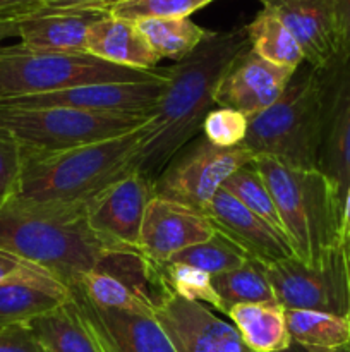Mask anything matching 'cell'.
Listing matches in <instances>:
<instances>
[{
  "label": "cell",
  "instance_id": "4dcf8cb0",
  "mask_svg": "<svg viewBox=\"0 0 350 352\" xmlns=\"http://www.w3.org/2000/svg\"><path fill=\"white\" fill-rule=\"evenodd\" d=\"M75 287L88 301L98 308L126 309V311H151L148 309L122 282L103 272L91 270L82 275ZM153 313V311H151Z\"/></svg>",
  "mask_w": 350,
  "mask_h": 352
},
{
  "label": "cell",
  "instance_id": "e0dca14e",
  "mask_svg": "<svg viewBox=\"0 0 350 352\" xmlns=\"http://www.w3.org/2000/svg\"><path fill=\"white\" fill-rule=\"evenodd\" d=\"M215 232L235 244L261 265L278 263L294 258V250L285 234L278 232L266 220L257 217L249 208L237 201L233 196L220 189L205 210Z\"/></svg>",
  "mask_w": 350,
  "mask_h": 352
},
{
  "label": "cell",
  "instance_id": "484cf974",
  "mask_svg": "<svg viewBox=\"0 0 350 352\" xmlns=\"http://www.w3.org/2000/svg\"><path fill=\"white\" fill-rule=\"evenodd\" d=\"M285 322L292 342L297 346L342 349L350 344L347 316L312 309H285Z\"/></svg>",
  "mask_w": 350,
  "mask_h": 352
},
{
  "label": "cell",
  "instance_id": "836d02e7",
  "mask_svg": "<svg viewBox=\"0 0 350 352\" xmlns=\"http://www.w3.org/2000/svg\"><path fill=\"white\" fill-rule=\"evenodd\" d=\"M249 119L232 109H213L202 122V136L215 146L232 148L244 143Z\"/></svg>",
  "mask_w": 350,
  "mask_h": 352
},
{
  "label": "cell",
  "instance_id": "8fae6325",
  "mask_svg": "<svg viewBox=\"0 0 350 352\" xmlns=\"http://www.w3.org/2000/svg\"><path fill=\"white\" fill-rule=\"evenodd\" d=\"M167 88V74L150 81L102 82L47 95L21 96L0 102V105L17 109H41V107H69L98 113H130L151 116Z\"/></svg>",
  "mask_w": 350,
  "mask_h": 352
},
{
  "label": "cell",
  "instance_id": "44dd1931",
  "mask_svg": "<svg viewBox=\"0 0 350 352\" xmlns=\"http://www.w3.org/2000/svg\"><path fill=\"white\" fill-rule=\"evenodd\" d=\"M95 270L112 275L122 282L151 311H154L172 294V289L165 280L163 265H156L141 251H106L100 258Z\"/></svg>",
  "mask_w": 350,
  "mask_h": 352
},
{
  "label": "cell",
  "instance_id": "8992f818",
  "mask_svg": "<svg viewBox=\"0 0 350 352\" xmlns=\"http://www.w3.org/2000/svg\"><path fill=\"white\" fill-rule=\"evenodd\" d=\"M161 76L163 69L124 67L88 52L31 50L21 43L0 47V102L102 82L150 81Z\"/></svg>",
  "mask_w": 350,
  "mask_h": 352
},
{
  "label": "cell",
  "instance_id": "83f0119b",
  "mask_svg": "<svg viewBox=\"0 0 350 352\" xmlns=\"http://www.w3.org/2000/svg\"><path fill=\"white\" fill-rule=\"evenodd\" d=\"M213 287L223 306V315L237 305H254V302L277 301L268 282L264 265L256 260H247L242 267L211 278Z\"/></svg>",
  "mask_w": 350,
  "mask_h": 352
},
{
  "label": "cell",
  "instance_id": "b9f144b4",
  "mask_svg": "<svg viewBox=\"0 0 350 352\" xmlns=\"http://www.w3.org/2000/svg\"><path fill=\"white\" fill-rule=\"evenodd\" d=\"M17 23L19 19H0V47L7 38L17 36Z\"/></svg>",
  "mask_w": 350,
  "mask_h": 352
},
{
  "label": "cell",
  "instance_id": "ee69618b",
  "mask_svg": "<svg viewBox=\"0 0 350 352\" xmlns=\"http://www.w3.org/2000/svg\"><path fill=\"white\" fill-rule=\"evenodd\" d=\"M349 322H350V309H349ZM347 351L350 352V344H349V346H347Z\"/></svg>",
  "mask_w": 350,
  "mask_h": 352
},
{
  "label": "cell",
  "instance_id": "7402d4cb",
  "mask_svg": "<svg viewBox=\"0 0 350 352\" xmlns=\"http://www.w3.org/2000/svg\"><path fill=\"white\" fill-rule=\"evenodd\" d=\"M226 316L253 352H283L292 346L285 308L278 301L237 305Z\"/></svg>",
  "mask_w": 350,
  "mask_h": 352
},
{
  "label": "cell",
  "instance_id": "7a4b0ae2",
  "mask_svg": "<svg viewBox=\"0 0 350 352\" xmlns=\"http://www.w3.org/2000/svg\"><path fill=\"white\" fill-rule=\"evenodd\" d=\"M146 124L132 133L72 150L23 151V172L14 201L57 212L86 210L100 192L136 172Z\"/></svg>",
  "mask_w": 350,
  "mask_h": 352
},
{
  "label": "cell",
  "instance_id": "277c9868",
  "mask_svg": "<svg viewBox=\"0 0 350 352\" xmlns=\"http://www.w3.org/2000/svg\"><path fill=\"white\" fill-rule=\"evenodd\" d=\"M295 258L319 265L340 250L342 208L338 191L318 168H301L273 157H256Z\"/></svg>",
  "mask_w": 350,
  "mask_h": 352
},
{
  "label": "cell",
  "instance_id": "d590c367",
  "mask_svg": "<svg viewBox=\"0 0 350 352\" xmlns=\"http://www.w3.org/2000/svg\"><path fill=\"white\" fill-rule=\"evenodd\" d=\"M17 282H30V284L41 285L62 284L40 265L24 260L17 254L9 253V251L0 250V285L17 284Z\"/></svg>",
  "mask_w": 350,
  "mask_h": 352
},
{
  "label": "cell",
  "instance_id": "60d3db41",
  "mask_svg": "<svg viewBox=\"0 0 350 352\" xmlns=\"http://www.w3.org/2000/svg\"><path fill=\"white\" fill-rule=\"evenodd\" d=\"M343 33V58L350 64V0H336Z\"/></svg>",
  "mask_w": 350,
  "mask_h": 352
},
{
  "label": "cell",
  "instance_id": "7c38bea8",
  "mask_svg": "<svg viewBox=\"0 0 350 352\" xmlns=\"http://www.w3.org/2000/svg\"><path fill=\"white\" fill-rule=\"evenodd\" d=\"M153 196V182L134 172L88 203L86 222L100 239L115 250L139 251L141 226Z\"/></svg>",
  "mask_w": 350,
  "mask_h": 352
},
{
  "label": "cell",
  "instance_id": "9a60e30c",
  "mask_svg": "<svg viewBox=\"0 0 350 352\" xmlns=\"http://www.w3.org/2000/svg\"><path fill=\"white\" fill-rule=\"evenodd\" d=\"M213 236L215 229L205 213L172 199L153 196L141 226L139 251L156 265H165L174 254L205 243Z\"/></svg>",
  "mask_w": 350,
  "mask_h": 352
},
{
  "label": "cell",
  "instance_id": "e575fe53",
  "mask_svg": "<svg viewBox=\"0 0 350 352\" xmlns=\"http://www.w3.org/2000/svg\"><path fill=\"white\" fill-rule=\"evenodd\" d=\"M23 172V148L7 129L0 127V206L16 198Z\"/></svg>",
  "mask_w": 350,
  "mask_h": 352
},
{
  "label": "cell",
  "instance_id": "ac0fdd59",
  "mask_svg": "<svg viewBox=\"0 0 350 352\" xmlns=\"http://www.w3.org/2000/svg\"><path fill=\"white\" fill-rule=\"evenodd\" d=\"M328 96L318 168L333 182L340 199L350 188V64L326 71Z\"/></svg>",
  "mask_w": 350,
  "mask_h": 352
},
{
  "label": "cell",
  "instance_id": "f6af8a7d",
  "mask_svg": "<svg viewBox=\"0 0 350 352\" xmlns=\"http://www.w3.org/2000/svg\"><path fill=\"white\" fill-rule=\"evenodd\" d=\"M115 2H120V0H115Z\"/></svg>",
  "mask_w": 350,
  "mask_h": 352
},
{
  "label": "cell",
  "instance_id": "7bdbcfd3",
  "mask_svg": "<svg viewBox=\"0 0 350 352\" xmlns=\"http://www.w3.org/2000/svg\"><path fill=\"white\" fill-rule=\"evenodd\" d=\"M283 352H349V351H347V347H342V349H318V347H302V346H297V344L292 342V346Z\"/></svg>",
  "mask_w": 350,
  "mask_h": 352
},
{
  "label": "cell",
  "instance_id": "8d00e7d4",
  "mask_svg": "<svg viewBox=\"0 0 350 352\" xmlns=\"http://www.w3.org/2000/svg\"><path fill=\"white\" fill-rule=\"evenodd\" d=\"M0 352H47L30 323L2 327Z\"/></svg>",
  "mask_w": 350,
  "mask_h": 352
},
{
  "label": "cell",
  "instance_id": "5bb4252c",
  "mask_svg": "<svg viewBox=\"0 0 350 352\" xmlns=\"http://www.w3.org/2000/svg\"><path fill=\"white\" fill-rule=\"evenodd\" d=\"M175 352H253L237 329L208 306L185 301L172 292L153 311Z\"/></svg>",
  "mask_w": 350,
  "mask_h": 352
},
{
  "label": "cell",
  "instance_id": "2e32d148",
  "mask_svg": "<svg viewBox=\"0 0 350 352\" xmlns=\"http://www.w3.org/2000/svg\"><path fill=\"white\" fill-rule=\"evenodd\" d=\"M295 71L271 64L249 48L225 72L216 88L215 103L253 119L280 98Z\"/></svg>",
  "mask_w": 350,
  "mask_h": 352
},
{
  "label": "cell",
  "instance_id": "52a82bcc",
  "mask_svg": "<svg viewBox=\"0 0 350 352\" xmlns=\"http://www.w3.org/2000/svg\"><path fill=\"white\" fill-rule=\"evenodd\" d=\"M150 117L86 112L69 107L0 105V127L9 131L26 153H55L112 140L139 129Z\"/></svg>",
  "mask_w": 350,
  "mask_h": 352
},
{
  "label": "cell",
  "instance_id": "f546056e",
  "mask_svg": "<svg viewBox=\"0 0 350 352\" xmlns=\"http://www.w3.org/2000/svg\"><path fill=\"white\" fill-rule=\"evenodd\" d=\"M247 260H249V256L240 248L230 243L222 234L215 232L211 239L185 248L180 253L174 254L170 261L191 265V267L199 268V270L215 277V275L242 267Z\"/></svg>",
  "mask_w": 350,
  "mask_h": 352
},
{
  "label": "cell",
  "instance_id": "ffe728a7",
  "mask_svg": "<svg viewBox=\"0 0 350 352\" xmlns=\"http://www.w3.org/2000/svg\"><path fill=\"white\" fill-rule=\"evenodd\" d=\"M86 52L110 64L139 71H158L160 62L134 21L120 19L110 12L89 28Z\"/></svg>",
  "mask_w": 350,
  "mask_h": 352
},
{
  "label": "cell",
  "instance_id": "3957f363",
  "mask_svg": "<svg viewBox=\"0 0 350 352\" xmlns=\"http://www.w3.org/2000/svg\"><path fill=\"white\" fill-rule=\"evenodd\" d=\"M0 250L40 265L72 287L115 250L86 222V210H43L14 201L0 206Z\"/></svg>",
  "mask_w": 350,
  "mask_h": 352
},
{
  "label": "cell",
  "instance_id": "4fadbf2b",
  "mask_svg": "<svg viewBox=\"0 0 350 352\" xmlns=\"http://www.w3.org/2000/svg\"><path fill=\"white\" fill-rule=\"evenodd\" d=\"M69 298L103 352H175L151 311L98 308L75 285Z\"/></svg>",
  "mask_w": 350,
  "mask_h": 352
},
{
  "label": "cell",
  "instance_id": "d4e9b609",
  "mask_svg": "<svg viewBox=\"0 0 350 352\" xmlns=\"http://www.w3.org/2000/svg\"><path fill=\"white\" fill-rule=\"evenodd\" d=\"M134 23L160 60L161 58H170L175 62L184 60L211 33L189 17L139 19Z\"/></svg>",
  "mask_w": 350,
  "mask_h": 352
},
{
  "label": "cell",
  "instance_id": "d6986e66",
  "mask_svg": "<svg viewBox=\"0 0 350 352\" xmlns=\"http://www.w3.org/2000/svg\"><path fill=\"white\" fill-rule=\"evenodd\" d=\"M106 9H45L21 17L17 23L19 43L31 50L86 52V36Z\"/></svg>",
  "mask_w": 350,
  "mask_h": 352
},
{
  "label": "cell",
  "instance_id": "d6a6232c",
  "mask_svg": "<svg viewBox=\"0 0 350 352\" xmlns=\"http://www.w3.org/2000/svg\"><path fill=\"white\" fill-rule=\"evenodd\" d=\"M213 0H120L106 7L112 16L127 21L189 17Z\"/></svg>",
  "mask_w": 350,
  "mask_h": 352
},
{
  "label": "cell",
  "instance_id": "30bf717a",
  "mask_svg": "<svg viewBox=\"0 0 350 352\" xmlns=\"http://www.w3.org/2000/svg\"><path fill=\"white\" fill-rule=\"evenodd\" d=\"M297 40L305 64L328 71L343 58V33L336 0H259Z\"/></svg>",
  "mask_w": 350,
  "mask_h": 352
},
{
  "label": "cell",
  "instance_id": "f35d334b",
  "mask_svg": "<svg viewBox=\"0 0 350 352\" xmlns=\"http://www.w3.org/2000/svg\"><path fill=\"white\" fill-rule=\"evenodd\" d=\"M115 0H41L45 9H106Z\"/></svg>",
  "mask_w": 350,
  "mask_h": 352
},
{
  "label": "cell",
  "instance_id": "6da1fadb",
  "mask_svg": "<svg viewBox=\"0 0 350 352\" xmlns=\"http://www.w3.org/2000/svg\"><path fill=\"white\" fill-rule=\"evenodd\" d=\"M246 26L211 31L184 60L163 69L167 88L146 124L136 172L154 182L168 164L196 140L213 110L220 81L237 57L249 50Z\"/></svg>",
  "mask_w": 350,
  "mask_h": 352
},
{
  "label": "cell",
  "instance_id": "cb8c5ba5",
  "mask_svg": "<svg viewBox=\"0 0 350 352\" xmlns=\"http://www.w3.org/2000/svg\"><path fill=\"white\" fill-rule=\"evenodd\" d=\"M67 299L69 289L62 284L17 282L0 285V329L33 322L38 316L67 302Z\"/></svg>",
  "mask_w": 350,
  "mask_h": 352
},
{
  "label": "cell",
  "instance_id": "5b68a950",
  "mask_svg": "<svg viewBox=\"0 0 350 352\" xmlns=\"http://www.w3.org/2000/svg\"><path fill=\"white\" fill-rule=\"evenodd\" d=\"M326 96V71H318L304 62L294 72L280 98L249 119L242 144L254 158L273 157L294 167L318 168Z\"/></svg>",
  "mask_w": 350,
  "mask_h": 352
},
{
  "label": "cell",
  "instance_id": "603a6c76",
  "mask_svg": "<svg viewBox=\"0 0 350 352\" xmlns=\"http://www.w3.org/2000/svg\"><path fill=\"white\" fill-rule=\"evenodd\" d=\"M30 325L47 352H103L71 298L58 308L34 318Z\"/></svg>",
  "mask_w": 350,
  "mask_h": 352
},
{
  "label": "cell",
  "instance_id": "4316f807",
  "mask_svg": "<svg viewBox=\"0 0 350 352\" xmlns=\"http://www.w3.org/2000/svg\"><path fill=\"white\" fill-rule=\"evenodd\" d=\"M250 50L271 64L299 69L305 62L294 34L270 10L263 9L246 24Z\"/></svg>",
  "mask_w": 350,
  "mask_h": 352
},
{
  "label": "cell",
  "instance_id": "9c48e42d",
  "mask_svg": "<svg viewBox=\"0 0 350 352\" xmlns=\"http://www.w3.org/2000/svg\"><path fill=\"white\" fill-rule=\"evenodd\" d=\"M264 270L275 299L285 309H312L349 318L350 265L342 248L312 267L294 256Z\"/></svg>",
  "mask_w": 350,
  "mask_h": 352
},
{
  "label": "cell",
  "instance_id": "ab89813d",
  "mask_svg": "<svg viewBox=\"0 0 350 352\" xmlns=\"http://www.w3.org/2000/svg\"><path fill=\"white\" fill-rule=\"evenodd\" d=\"M340 248L345 254L347 263L350 265V188L343 199L342 208V230H340Z\"/></svg>",
  "mask_w": 350,
  "mask_h": 352
},
{
  "label": "cell",
  "instance_id": "74e56055",
  "mask_svg": "<svg viewBox=\"0 0 350 352\" xmlns=\"http://www.w3.org/2000/svg\"><path fill=\"white\" fill-rule=\"evenodd\" d=\"M41 7V0H0V19H21Z\"/></svg>",
  "mask_w": 350,
  "mask_h": 352
},
{
  "label": "cell",
  "instance_id": "ba28073f",
  "mask_svg": "<svg viewBox=\"0 0 350 352\" xmlns=\"http://www.w3.org/2000/svg\"><path fill=\"white\" fill-rule=\"evenodd\" d=\"M253 160L254 155L244 144L222 148L205 136L196 138L158 175L153 182L154 196L205 213L223 182Z\"/></svg>",
  "mask_w": 350,
  "mask_h": 352
},
{
  "label": "cell",
  "instance_id": "f1b7e54d",
  "mask_svg": "<svg viewBox=\"0 0 350 352\" xmlns=\"http://www.w3.org/2000/svg\"><path fill=\"white\" fill-rule=\"evenodd\" d=\"M223 191L229 192L230 196L237 199L239 203H242L246 208H249L250 212L256 213L257 217H261L263 220H266L271 227L278 230V232L285 234L283 223H281L280 215H278V210L275 206L273 198H271V192L268 189L266 182L261 177V174L257 172V168L254 167V164L244 165L239 170L233 172L222 186ZM287 236V234H285Z\"/></svg>",
  "mask_w": 350,
  "mask_h": 352
},
{
  "label": "cell",
  "instance_id": "1f68e13d",
  "mask_svg": "<svg viewBox=\"0 0 350 352\" xmlns=\"http://www.w3.org/2000/svg\"><path fill=\"white\" fill-rule=\"evenodd\" d=\"M163 275L168 287L178 298L185 299V301L201 302L205 306L208 305L216 311L223 313L222 301L213 287V277L209 274L191 267V265L168 261L163 265Z\"/></svg>",
  "mask_w": 350,
  "mask_h": 352
}]
</instances>
